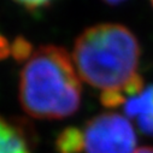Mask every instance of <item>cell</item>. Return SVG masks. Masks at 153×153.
Masks as SVG:
<instances>
[{
    "label": "cell",
    "mask_w": 153,
    "mask_h": 153,
    "mask_svg": "<svg viewBox=\"0 0 153 153\" xmlns=\"http://www.w3.org/2000/svg\"><path fill=\"white\" fill-rule=\"evenodd\" d=\"M11 54V42L0 33V60L7 58Z\"/></svg>",
    "instance_id": "obj_10"
},
{
    "label": "cell",
    "mask_w": 153,
    "mask_h": 153,
    "mask_svg": "<svg viewBox=\"0 0 153 153\" xmlns=\"http://www.w3.org/2000/svg\"><path fill=\"white\" fill-rule=\"evenodd\" d=\"M137 128L146 135H153V114L142 113L136 117Z\"/></svg>",
    "instance_id": "obj_8"
},
{
    "label": "cell",
    "mask_w": 153,
    "mask_h": 153,
    "mask_svg": "<svg viewBox=\"0 0 153 153\" xmlns=\"http://www.w3.org/2000/svg\"><path fill=\"white\" fill-rule=\"evenodd\" d=\"M104 1L106 4H110V5H118V4L123 3V1H126V0H104Z\"/></svg>",
    "instance_id": "obj_12"
},
{
    "label": "cell",
    "mask_w": 153,
    "mask_h": 153,
    "mask_svg": "<svg viewBox=\"0 0 153 153\" xmlns=\"http://www.w3.org/2000/svg\"><path fill=\"white\" fill-rule=\"evenodd\" d=\"M140 56L135 35L127 27L114 23L87 28L72 50L81 80L101 92L120 91L131 98L143 92V81L137 74Z\"/></svg>",
    "instance_id": "obj_1"
},
{
    "label": "cell",
    "mask_w": 153,
    "mask_h": 153,
    "mask_svg": "<svg viewBox=\"0 0 153 153\" xmlns=\"http://www.w3.org/2000/svg\"><path fill=\"white\" fill-rule=\"evenodd\" d=\"M81 93L74 60L59 46L36 48L19 75V101L34 118L60 120L71 116L80 107Z\"/></svg>",
    "instance_id": "obj_2"
},
{
    "label": "cell",
    "mask_w": 153,
    "mask_h": 153,
    "mask_svg": "<svg viewBox=\"0 0 153 153\" xmlns=\"http://www.w3.org/2000/svg\"><path fill=\"white\" fill-rule=\"evenodd\" d=\"M33 53H34L33 46L25 37L17 36L11 42V56L16 62L18 63L28 62L29 58L33 56Z\"/></svg>",
    "instance_id": "obj_6"
},
{
    "label": "cell",
    "mask_w": 153,
    "mask_h": 153,
    "mask_svg": "<svg viewBox=\"0 0 153 153\" xmlns=\"http://www.w3.org/2000/svg\"><path fill=\"white\" fill-rule=\"evenodd\" d=\"M151 3H152V5H153V0H151Z\"/></svg>",
    "instance_id": "obj_13"
},
{
    "label": "cell",
    "mask_w": 153,
    "mask_h": 153,
    "mask_svg": "<svg viewBox=\"0 0 153 153\" xmlns=\"http://www.w3.org/2000/svg\"><path fill=\"white\" fill-rule=\"evenodd\" d=\"M27 128L0 116V153H31Z\"/></svg>",
    "instance_id": "obj_4"
},
{
    "label": "cell",
    "mask_w": 153,
    "mask_h": 153,
    "mask_svg": "<svg viewBox=\"0 0 153 153\" xmlns=\"http://www.w3.org/2000/svg\"><path fill=\"white\" fill-rule=\"evenodd\" d=\"M13 1L22 5L29 11H35V10H39L41 7L50 5L53 0H13Z\"/></svg>",
    "instance_id": "obj_9"
},
{
    "label": "cell",
    "mask_w": 153,
    "mask_h": 153,
    "mask_svg": "<svg viewBox=\"0 0 153 153\" xmlns=\"http://www.w3.org/2000/svg\"><path fill=\"white\" fill-rule=\"evenodd\" d=\"M134 153H153V147H149V146L141 147V148H137Z\"/></svg>",
    "instance_id": "obj_11"
},
{
    "label": "cell",
    "mask_w": 153,
    "mask_h": 153,
    "mask_svg": "<svg viewBox=\"0 0 153 153\" xmlns=\"http://www.w3.org/2000/svg\"><path fill=\"white\" fill-rule=\"evenodd\" d=\"M58 153H80L85 149L83 131L76 127H68L62 130L56 140Z\"/></svg>",
    "instance_id": "obj_5"
},
{
    "label": "cell",
    "mask_w": 153,
    "mask_h": 153,
    "mask_svg": "<svg viewBox=\"0 0 153 153\" xmlns=\"http://www.w3.org/2000/svg\"><path fill=\"white\" fill-rule=\"evenodd\" d=\"M101 104L107 108H114L122 104L127 102L126 94L120 91H105L100 94Z\"/></svg>",
    "instance_id": "obj_7"
},
{
    "label": "cell",
    "mask_w": 153,
    "mask_h": 153,
    "mask_svg": "<svg viewBox=\"0 0 153 153\" xmlns=\"http://www.w3.org/2000/svg\"><path fill=\"white\" fill-rule=\"evenodd\" d=\"M86 153H134L136 135L131 123L114 112L89 120L83 129Z\"/></svg>",
    "instance_id": "obj_3"
}]
</instances>
